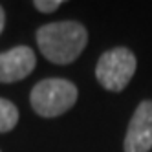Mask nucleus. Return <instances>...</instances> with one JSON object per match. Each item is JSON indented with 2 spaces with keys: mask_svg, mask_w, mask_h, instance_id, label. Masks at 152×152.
<instances>
[{
  "mask_svg": "<svg viewBox=\"0 0 152 152\" xmlns=\"http://www.w3.org/2000/svg\"><path fill=\"white\" fill-rule=\"evenodd\" d=\"M88 42V31L79 22L62 20L39 28L37 44L50 62L70 64L77 59Z\"/></svg>",
  "mask_w": 152,
  "mask_h": 152,
  "instance_id": "obj_1",
  "label": "nucleus"
},
{
  "mask_svg": "<svg viewBox=\"0 0 152 152\" xmlns=\"http://www.w3.org/2000/svg\"><path fill=\"white\" fill-rule=\"evenodd\" d=\"M33 6L40 13H53L59 9V6H62V0H35Z\"/></svg>",
  "mask_w": 152,
  "mask_h": 152,
  "instance_id": "obj_7",
  "label": "nucleus"
},
{
  "mask_svg": "<svg viewBox=\"0 0 152 152\" xmlns=\"http://www.w3.org/2000/svg\"><path fill=\"white\" fill-rule=\"evenodd\" d=\"M37 57L31 48L17 46L0 53V83H15L35 70Z\"/></svg>",
  "mask_w": 152,
  "mask_h": 152,
  "instance_id": "obj_5",
  "label": "nucleus"
},
{
  "mask_svg": "<svg viewBox=\"0 0 152 152\" xmlns=\"http://www.w3.org/2000/svg\"><path fill=\"white\" fill-rule=\"evenodd\" d=\"M18 123V108L9 101L0 97V134L13 130Z\"/></svg>",
  "mask_w": 152,
  "mask_h": 152,
  "instance_id": "obj_6",
  "label": "nucleus"
},
{
  "mask_svg": "<svg viewBox=\"0 0 152 152\" xmlns=\"http://www.w3.org/2000/svg\"><path fill=\"white\" fill-rule=\"evenodd\" d=\"M136 57L126 48H114L104 51L97 61L95 77L103 88L110 92H121L136 73Z\"/></svg>",
  "mask_w": 152,
  "mask_h": 152,
  "instance_id": "obj_3",
  "label": "nucleus"
},
{
  "mask_svg": "<svg viewBox=\"0 0 152 152\" xmlns=\"http://www.w3.org/2000/svg\"><path fill=\"white\" fill-rule=\"evenodd\" d=\"M33 110L42 117H57L75 104L77 86L68 79L51 77L33 86L29 94Z\"/></svg>",
  "mask_w": 152,
  "mask_h": 152,
  "instance_id": "obj_2",
  "label": "nucleus"
},
{
  "mask_svg": "<svg viewBox=\"0 0 152 152\" xmlns=\"http://www.w3.org/2000/svg\"><path fill=\"white\" fill-rule=\"evenodd\" d=\"M125 152H148L152 148V101L145 99L136 108L126 128Z\"/></svg>",
  "mask_w": 152,
  "mask_h": 152,
  "instance_id": "obj_4",
  "label": "nucleus"
},
{
  "mask_svg": "<svg viewBox=\"0 0 152 152\" xmlns=\"http://www.w3.org/2000/svg\"><path fill=\"white\" fill-rule=\"evenodd\" d=\"M4 24H6V15H4V7L0 6V33L4 31Z\"/></svg>",
  "mask_w": 152,
  "mask_h": 152,
  "instance_id": "obj_8",
  "label": "nucleus"
}]
</instances>
